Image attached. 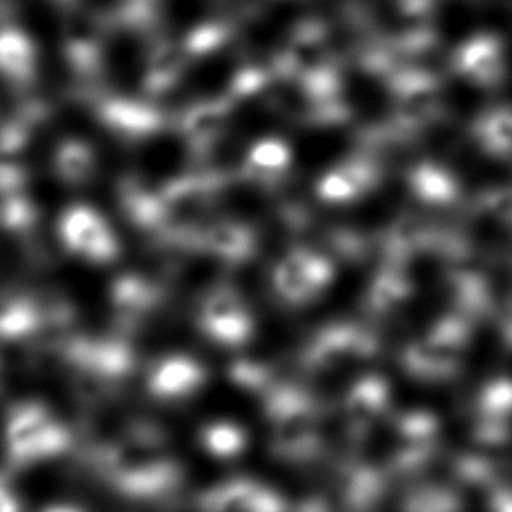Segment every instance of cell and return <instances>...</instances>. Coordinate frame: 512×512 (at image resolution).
Here are the masks:
<instances>
[{"label":"cell","mask_w":512,"mask_h":512,"mask_svg":"<svg viewBox=\"0 0 512 512\" xmlns=\"http://www.w3.org/2000/svg\"><path fill=\"white\" fill-rule=\"evenodd\" d=\"M200 378V368L194 360L184 358V356H172L160 362L154 380L162 388H174V386H184Z\"/></svg>","instance_id":"18"},{"label":"cell","mask_w":512,"mask_h":512,"mask_svg":"<svg viewBox=\"0 0 512 512\" xmlns=\"http://www.w3.org/2000/svg\"><path fill=\"white\" fill-rule=\"evenodd\" d=\"M230 36H232V32L224 22L202 24L188 34V38L182 44V50H184L186 58H200L204 54L214 52L222 44H226Z\"/></svg>","instance_id":"16"},{"label":"cell","mask_w":512,"mask_h":512,"mask_svg":"<svg viewBox=\"0 0 512 512\" xmlns=\"http://www.w3.org/2000/svg\"><path fill=\"white\" fill-rule=\"evenodd\" d=\"M370 180V174L366 168L358 164H342L330 170L320 182H318V194L328 202H340L348 200L356 194H360L366 188V182Z\"/></svg>","instance_id":"15"},{"label":"cell","mask_w":512,"mask_h":512,"mask_svg":"<svg viewBox=\"0 0 512 512\" xmlns=\"http://www.w3.org/2000/svg\"><path fill=\"white\" fill-rule=\"evenodd\" d=\"M196 246L224 262H242L256 252V234L242 222L216 220L198 230Z\"/></svg>","instance_id":"8"},{"label":"cell","mask_w":512,"mask_h":512,"mask_svg":"<svg viewBox=\"0 0 512 512\" xmlns=\"http://www.w3.org/2000/svg\"><path fill=\"white\" fill-rule=\"evenodd\" d=\"M290 164H292L290 146L280 138L266 136L248 148L242 164V172L254 184L274 186L288 174Z\"/></svg>","instance_id":"9"},{"label":"cell","mask_w":512,"mask_h":512,"mask_svg":"<svg viewBox=\"0 0 512 512\" xmlns=\"http://www.w3.org/2000/svg\"><path fill=\"white\" fill-rule=\"evenodd\" d=\"M270 82V72L260 68V66H246L242 70H238V74L234 76L232 84H230V96L228 100H238V98H246L254 92H258L260 88H264Z\"/></svg>","instance_id":"19"},{"label":"cell","mask_w":512,"mask_h":512,"mask_svg":"<svg viewBox=\"0 0 512 512\" xmlns=\"http://www.w3.org/2000/svg\"><path fill=\"white\" fill-rule=\"evenodd\" d=\"M110 302L116 320L122 326L132 328L158 306L160 288L138 274H124L114 280L110 288Z\"/></svg>","instance_id":"6"},{"label":"cell","mask_w":512,"mask_h":512,"mask_svg":"<svg viewBox=\"0 0 512 512\" xmlns=\"http://www.w3.org/2000/svg\"><path fill=\"white\" fill-rule=\"evenodd\" d=\"M38 52L28 34L14 26L0 28V76L14 86H26L36 76Z\"/></svg>","instance_id":"10"},{"label":"cell","mask_w":512,"mask_h":512,"mask_svg":"<svg viewBox=\"0 0 512 512\" xmlns=\"http://www.w3.org/2000/svg\"><path fill=\"white\" fill-rule=\"evenodd\" d=\"M332 276V266L308 248H294L276 264L272 284L288 304H304L314 298Z\"/></svg>","instance_id":"3"},{"label":"cell","mask_w":512,"mask_h":512,"mask_svg":"<svg viewBox=\"0 0 512 512\" xmlns=\"http://www.w3.org/2000/svg\"><path fill=\"white\" fill-rule=\"evenodd\" d=\"M58 234L72 254L94 264H108L116 260L120 252L118 240L106 218L84 204L70 206L62 212L58 220Z\"/></svg>","instance_id":"1"},{"label":"cell","mask_w":512,"mask_h":512,"mask_svg":"<svg viewBox=\"0 0 512 512\" xmlns=\"http://www.w3.org/2000/svg\"><path fill=\"white\" fill-rule=\"evenodd\" d=\"M106 20L88 10H74L64 24V56L76 74H96L102 58Z\"/></svg>","instance_id":"4"},{"label":"cell","mask_w":512,"mask_h":512,"mask_svg":"<svg viewBox=\"0 0 512 512\" xmlns=\"http://www.w3.org/2000/svg\"><path fill=\"white\" fill-rule=\"evenodd\" d=\"M230 114V100L210 98L190 104L180 116V132L194 152H204L224 132Z\"/></svg>","instance_id":"7"},{"label":"cell","mask_w":512,"mask_h":512,"mask_svg":"<svg viewBox=\"0 0 512 512\" xmlns=\"http://www.w3.org/2000/svg\"><path fill=\"white\" fill-rule=\"evenodd\" d=\"M34 206L32 202L22 194H6L0 196V226L12 232H24L34 222Z\"/></svg>","instance_id":"17"},{"label":"cell","mask_w":512,"mask_h":512,"mask_svg":"<svg viewBox=\"0 0 512 512\" xmlns=\"http://www.w3.org/2000/svg\"><path fill=\"white\" fill-rule=\"evenodd\" d=\"M500 146H512V114H496L492 118V136Z\"/></svg>","instance_id":"20"},{"label":"cell","mask_w":512,"mask_h":512,"mask_svg":"<svg viewBox=\"0 0 512 512\" xmlns=\"http://www.w3.org/2000/svg\"><path fill=\"white\" fill-rule=\"evenodd\" d=\"M120 204L124 208L126 218H130L136 226L162 234L166 228V216L162 208L160 190H150L138 178H126L120 184Z\"/></svg>","instance_id":"11"},{"label":"cell","mask_w":512,"mask_h":512,"mask_svg":"<svg viewBox=\"0 0 512 512\" xmlns=\"http://www.w3.org/2000/svg\"><path fill=\"white\" fill-rule=\"evenodd\" d=\"M186 64V54L182 46L170 40L158 42L148 56L144 72V90L150 94H162L170 90L182 76Z\"/></svg>","instance_id":"12"},{"label":"cell","mask_w":512,"mask_h":512,"mask_svg":"<svg viewBox=\"0 0 512 512\" xmlns=\"http://www.w3.org/2000/svg\"><path fill=\"white\" fill-rule=\"evenodd\" d=\"M54 172L66 184H86L96 172V154L92 146L78 138L62 140L54 150Z\"/></svg>","instance_id":"13"},{"label":"cell","mask_w":512,"mask_h":512,"mask_svg":"<svg viewBox=\"0 0 512 512\" xmlns=\"http://www.w3.org/2000/svg\"><path fill=\"white\" fill-rule=\"evenodd\" d=\"M44 328V308L30 298L0 302V340H22Z\"/></svg>","instance_id":"14"},{"label":"cell","mask_w":512,"mask_h":512,"mask_svg":"<svg viewBox=\"0 0 512 512\" xmlns=\"http://www.w3.org/2000/svg\"><path fill=\"white\" fill-rule=\"evenodd\" d=\"M196 322L204 336L220 346H242L250 340L254 330L248 306L242 296L228 286H218L202 298Z\"/></svg>","instance_id":"2"},{"label":"cell","mask_w":512,"mask_h":512,"mask_svg":"<svg viewBox=\"0 0 512 512\" xmlns=\"http://www.w3.org/2000/svg\"><path fill=\"white\" fill-rule=\"evenodd\" d=\"M98 118L114 136L126 140H140L152 136L164 124V116L158 108L132 98L104 100L102 104H98Z\"/></svg>","instance_id":"5"}]
</instances>
